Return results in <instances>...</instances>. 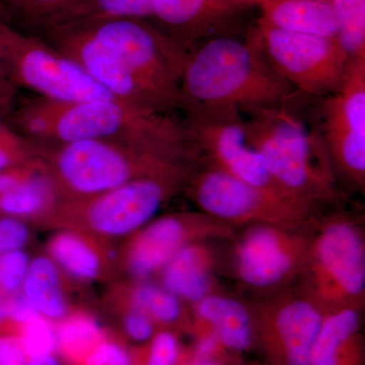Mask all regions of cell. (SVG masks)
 Here are the masks:
<instances>
[{"mask_svg":"<svg viewBox=\"0 0 365 365\" xmlns=\"http://www.w3.org/2000/svg\"><path fill=\"white\" fill-rule=\"evenodd\" d=\"M186 185L201 212L232 227L252 225L307 227L314 222L316 215L317 209L282 200L201 160Z\"/></svg>","mask_w":365,"mask_h":365,"instance_id":"9c48e42d","label":"cell"},{"mask_svg":"<svg viewBox=\"0 0 365 365\" xmlns=\"http://www.w3.org/2000/svg\"><path fill=\"white\" fill-rule=\"evenodd\" d=\"M262 20L283 30L337 38L331 0H258Z\"/></svg>","mask_w":365,"mask_h":365,"instance_id":"ac0fdd59","label":"cell"},{"mask_svg":"<svg viewBox=\"0 0 365 365\" xmlns=\"http://www.w3.org/2000/svg\"><path fill=\"white\" fill-rule=\"evenodd\" d=\"M11 128L35 143L112 141L181 163L198 153L182 119L119 98L63 103L30 98L9 115Z\"/></svg>","mask_w":365,"mask_h":365,"instance_id":"6da1fadb","label":"cell"},{"mask_svg":"<svg viewBox=\"0 0 365 365\" xmlns=\"http://www.w3.org/2000/svg\"><path fill=\"white\" fill-rule=\"evenodd\" d=\"M81 365H133L131 355L119 343L103 340Z\"/></svg>","mask_w":365,"mask_h":365,"instance_id":"d6a6232c","label":"cell"},{"mask_svg":"<svg viewBox=\"0 0 365 365\" xmlns=\"http://www.w3.org/2000/svg\"><path fill=\"white\" fill-rule=\"evenodd\" d=\"M218 342H220V340H218L215 334L206 335L205 337L199 341L198 346H197V354L201 359H207L215 352Z\"/></svg>","mask_w":365,"mask_h":365,"instance_id":"f35d334b","label":"cell"},{"mask_svg":"<svg viewBox=\"0 0 365 365\" xmlns=\"http://www.w3.org/2000/svg\"><path fill=\"white\" fill-rule=\"evenodd\" d=\"M73 26V25H71ZM123 71L144 104L158 112L180 108V83L188 52L150 21L78 24Z\"/></svg>","mask_w":365,"mask_h":365,"instance_id":"277c9868","label":"cell"},{"mask_svg":"<svg viewBox=\"0 0 365 365\" xmlns=\"http://www.w3.org/2000/svg\"><path fill=\"white\" fill-rule=\"evenodd\" d=\"M28 255L21 250L0 256V289L6 294H16L23 287L30 268Z\"/></svg>","mask_w":365,"mask_h":365,"instance_id":"1f68e13d","label":"cell"},{"mask_svg":"<svg viewBox=\"0 0 365 365\" xmlns=\"http://www.w3.org/2000/svg\"><path fill=\"white\" fill-rule=\"evenodd\" d=\"M56 337L60 351L78 364H83L91 350L104 340L100 325L88 316L64 319L56 330Z\"/></svg>","mask_w":365,"mask_h":365,"instance_id":"d4e9b609","label":"cell"},{"mask_svg":"<svg viewBox=\"0 0 365 365\" xmlns=\"http://www.w3.org/2000/svg\"><path fill=\"white\" fill-rule=\"evenodd\" d=\"M258 0H155L150 23L187 52L218 36L235 35Z\"/></svg>","mask_w":365,"mask_h":365,"instance_id":"9a60e30c","label":"cell"},{"mask_svg":"<svg viewBox=\"0 0 365 365\" xmlns=\"http://www.w3.org/2000/svg\"><path fill=\"white\" fill-rule=\"evenodd\" d=\"M256 24L273 66L295 91L322 98L339 90L350 61L337 38L283 30L260 18Z\"/></svg>","mask_w":365,"mask_h":365,"instance_id":"8fae6325","label":"cell"},{"mask_svg":"<svg viewBox=\"0 0 365 365\" xmlns=\"http://www.w3.org/2000/svg\"><path fill=\"white\" fill-rule=\"evenodd\" d=\"M16 91L6 78L0 76V117H9L16 107Z\"/></svg>","mask_w":365,"mask_h":365,"instance_id":"74e56055","label":"cell"},{"mask_svg":"<svg viewBox=\"0 0 365 365\" xmlns=\"http://www.w3.org/2000/svg\"><path fill=\"white\" fill-rule=\"evenodd\" d=\"M193 365H218L215 364V362L210 361V360L207 359H200L199 361H197L195 364Z\"/></svg>","mask_w":365,"mask_h":365,"instance_id":"60d3db41","label":"cell"},{"mask_svg":"<svg viewBox=\"0 0 365 365\" xmlns=\"http://www.w3.org/2000/svg\"><path fill=\"white\" fill-rule=\"evenodd\" d=\"M38 170L18 188L0 195V211L11 217L38 215L54 200V184L47 175Z\"/></svg>","mask_w":365,"mask_h":365,"instance_id":"cb8c5ba5","label":"cell"},{"mask_svg":"<svg viewBox=\"0 0 365 365\" xmlns=\"http://www.w3.org/2000/svg\"><path fill=\"white\" fill-rule=\"evenodd\" d=\"M337 39L349 61L365 56V0H331Z\"/></svg>","mask_w":365,"mask_h":365,"instance_id":"484cf974","label":"cell"},{"mask_svg":"<svg viewBox=\"0 0 365 365\" xmlns=\"http://www.w3.org/2000/svg\"><path fill=\"white\" fill-rule=\"evenodd\" d=\"M235 227L205 213L168 215L146 225L134 240L129 253V268L136 277L157 272L182 247L209 240L227 239Z\"/></svg>","mask_w":365,"mask_h":365,"instance_id":"5bb4252c","label":"cell"},{"mask_svg":"<svg viewBox=\"0 0 365 365\" xmlns=\"http://www.w3.org/2000/svg\"><path fill=\"white\" fill-rule=\"evenodd\" d=\"M302 276L304 294L325 311L361 309L365 294V242L351 216L337 213L319 223Z\"/></svg>","mask_w":365,"mask_h":365,"instance_id":"5b68a950","label":"cell"},{"mask_svg":"<svg viewBox=\"0 0 365 365\" xmlns=\"http://www.w3.org/2000/svg\"><path fill=\"white\" fill-rule=\"evenodd\" d=\"M215 258L206 242L182 247L163 267V288L180 299L198 302L213 294Z\"/></svg>","mask_w":365,"mask_h":365,"instance_id":"e0dca14e","label":"cell"},{"mask_svg":"<svg viewBox=\"0 0 365 365\" xmlns=\"http://www.w3.org/2000/svg\"><path fill=\"white\" fill-rule=\"evenodd\" d=\"M197 317L213 327L215 335L228 349L244 351L253 339V309L232 297L211 294L195 304Z\"/></svg>","mask_w":365,"mask_h":365,"instance_id":"d6986e66","label":"cell"},{"mask_svg":"<svg viewBox=\"0 0 365 365\" xmlns=\"http://www.w3.org/2000/svg\"><path fill=\"white\" fill-rule=\"evenodd\" d=\"M302 228L248 225L235 246L237 277L247 287L269 292L299 276L312 239V232Z\"/></svg>","mask_w":365,"mask_h":365,"instance_id":"7c38bea8","label":"cell"},{"mask_svg":"<svg viewBox=\"0 0 365 365\" xmlns=\"http://www.w3.org/2000/svg\"><path fill=\"white\" fill-rule=\"evenodd\" d=\"M36 145L11 127L0 131V172L30 162Z\"/></svg>","mask_w":365,"mask_h":365,"instance_id":"f546056e","label":"cell"},{"mask_svg":"<svg viewBox=\"0 0 365 365\" xmlns=\"http://www.w3.org/2000/svg\"><path fill=\"white\" fill-rule=\"evenodd\" d=\"M134 309L148 314L153 321L160 323H176L181 319L182 307L181 299L170 294L165 288L153 284H143L132 294Z\"/></svg>","mask_w":365,"mask_h":365,"instance_id":"83f0119b","label":"cell"},{"mask_svg":"<svg viewBox=\"0 0 365 365\" xmlns=\"http://www.w3.org/2000/svg\"><path fill=\"white\" fill-rule=\"evenodd\" d=\"M241 112L250 143L288 199L314 209L340 205L342 188L309 111V96L295 91L281 105Z\"/></svg>","mask_w":365,"mask_h":365,"instance_id":"7a4b0ae2","label":"cell"},{"mask_svg":"<svg viewBox=\"0 0 365 365\" xmlns=\"http://www.w3.org/2000/svg\"><path fill=\"white\" fill-rule=\"evenodd\" d=\"M309 104L341 188L364 194L365 56L349 62L339 90Z\"/></svg>","mask_w":365,"mask_h":365,"instance_id":"ba28073f","label":"cell"},{"mask_svg":"<svg viewBox=\"0 0 365 365\" xmlns=\"http://www.w3.org/2000/svg\"><path fill=\"white\" fill-rule=\"evenodd\" d=\"M155 0H76L48 29L110 20L150 21ZM46 30V31H48ZM45 31V32H46ZM44 32V33H45ZM43 34V33H42Z\"/></svg>","mask_w":365,"mask_h":365,"instance_id":"7402d4cb","label":"cell"},{"mask_svg":"<svg viewBox=\"0 0 365 365\" xmlns=\"http://www.w3.org/2000/svg\"><path fill=\"white\" fill-rule=\"evenodd\" d=\"M7 127H9V125H7L6 122L4 121V119L0 117V131L4 130V129L7 128Z\"/></svg>","mask_w":365,"mask_h":365,"instance_id":"7bdbcfd3","label":"cell"},{"mask_svg":"<svg viewBox=\"0 0 365 365\" xmlns=\"http://www.w3.org/2000/svg\"><path fill=\"white\" fill-rule=\"evenodd\" d=\"M195 165L173 174L140 178L86 197L90 199L86 206L88 225L110 237L135 232L150 222L178 187L186 185Z\"/></svg>","mask_w":365,"mask_h":365,"instance_id":"4fadbf2b","label":"cell"},{"mask_svg":"<svg viewBox=\"0 0 365 365\" xmlns=\"http://www.w3.org/2000/svg\"><path fill=\"white\" fill-rule=\"evenodd\" d=\"M357 307L327 311L314 343L312 365H346L356 343L360 329Z\"/></svg>","mask_w":365,"mask_h":365,"instance_id":"ffe728a7","label":"cell"},{"mask_svg":"<svg viewBox=\"0 0 365 365\" xmlns=\"http://www.w3.org/2000/svg\"><path fill=\"white\" fill-rule=\"evenodd\" d=\"M124 329L127 335L136 342H146L155 333L153 319L139 309H133L125 317Z\"/></svg>","mask_w":365,"mask_h":365,"instance_id":"d590c367","label":"cell"},{"mask_svg":"<svg viewBox=\"0 0 365 365\" xmlns=\"http://www.w3.org/2000/svg\"><path fill=\"white\" fill-rule=\"evenodd\" d=\"M272 334L283 365H312L317 337L326 311L304 292H280L254 309Z\"/></svg>","mask_w":365,"mask_h":365,"instance_id":"2e32d148","label":"cell"},{"mask_svg":"<svg viewBox=\"0 0 365 365\" xmlns=\"http://www.w3.org/2000/svg\"><path fill=\"white\" fill-rule=\"evenodd\" d=\"M4 314H6V318L13 319L21 325L41 316L32 302L26 299V295L18 294V292L14 294L13 297L4 304Z\"/></svg>","mask_w":365,"mask_h":365,"instance_id":"8d00e7d4","label":"cell"},{"mask_svg":"<svg viewBox=\"0 0 365 365\" xmlns=\"http://www.w3.org/2000/svg\"><path fill=\"white\" fill-rule=\"evenodd\" d=\"M50 256L57 267L81 280L97 277L101 260L97 252L79 235L63 232L53 237L49 245Z\"/></svg>","mask_w":365,"mask_h":365,"instance_id":"603a6c76","label":"cell"},{"mask_svg":"<svg viewBox=\"0 0 365 365\" xmlns=\"http://www.w3.org/2000/svg\"><path fill=\"white\" fill-rule=\"evenodd\" d=\"M9 21L40 34L51 28L76 0H4Z\"/></svg>","mask_w":365,"mask_h":365,"instance_id":"4316f807","label":"cell"},{"mask_svg":"<svg viewBox=\"0 0 365 365\" xmlns=\"http://www.w3.org/2000/svg\"><path fill=\"white\" fill-rule=\"evenodd\" d=\"M28 239L25 223L11 216L0 218V256L23 249Z\"/></svg>","mask_w":365,"mask_h":365,"instance_id":"836d02e7","label":"cell"},{"mask_svg":"<svg viewBox=\"0 0 365 365\" xmlns=\"http://www.w3.org/2000/svg\"><path fill=\"white\" fill-rule=\"evenodd\" d=\"M6 318V314H4V304L0 302V322Z\"/></svg>","mask_w":365,"mask_h":365,"instance_id":"b9f144b4","label":"cell"},{"mask_svg":"<svg viewBox=\"0 0 365 365\" xmlns=\"http://www.w3.org/2000/svg\"><path fill=\"white\" fill-rule=\"evenodd\" d=\"M0 365H60L55 355L39 356L26 349L20 335L0 336Z\"/></svg>","mask_w":365,"mask_h":365,"instance_id":"4dcf8cb0","label":"cell"},{"mask_svg":"<svg viewBox=\"0 0 365 365\" xmlns=\"http://www.w3.org/2000/svg\"><path fill=\"white\" fill-rule=\"evenodd\" d=\"M294 91L273 66L256 24L241 39L218 36L188 53L180 83L179 111L220 106L240 111L275 107Z\"/></svg>","mask_w":365,"mask_h":365,"instance_id":"3957f363","label":"cell"},{"mask_svg":"<svg viewBox=\"0 0 365 365\" xmlns=\"http://www.w3.org/2000/svg\"><path fill=\"white\" fill-rule=\"evenodd\" d=\"M179 353L176 337L169 332L155 335L151 341L146 365H175Z\"/></svg>","mask_w":365,"mask_h":365,"instance_id":"e575fe53","label":"cell"},{"mask_svg":"<svg viewBox=\"0 0 365 365\" xmlns=\"http://www.w3.org/2000/svg\"><path fill=\"white\" fill-rule=\"evenodd\" d=\"M0 76H1V78H6V76H4V71H2L1 63H0ZM7 81H9V79H7Z\"/></svg>","mask_w":365,"mask_h":365,"instance_id":"ee69618b","label":"cell"},{"mask_svg":"<svg viewBox=\"0 0 365 365\" xmlns=\"http://www.w3.org/2000/svg\"><path fill=\"white\" fill-rule=\"evenodd\" d=\"M49 321L39 316L21 325V339L33 354L39 356L55 355V351L58 349L56 330Z\"/></svg>","mask_w":365,"mask_h":365,"instance_id":"f1b7e54d","label":"cell"},{"mask_svg":"<svg viewBox=\"0 0 365 365\" xmlns=\"http://www.w3.org/2000/svg\"><path fill=\"white\" fill-rule=\"evenodd\" d=\"M53 167L61 184L74 195L95 196L140 178L163 176L194 163L173 162L124 144L81 140L52 144Z\"/></svg>","mask_w":365,"mask_h":365,"instance_id":"52a82bcc","label":"cell"},{"mask_svg":"<svg viewBox=\"0 0 365 365\" xmlns=\"http://www.w3.org/2000/svg\"><path fill=\"white\" fill-rule=\"evenodd\" d=\"M0 63L14 88L63 103L116 98L41 36L0 21Z\"/></svg>","mask_w":365,"mask_h":365,"instance_id":"8992f818","label":"cell"},{"mask_svg":"<svg viewBox=\"0 0 365 365\" xmlns=\"http://www.w3.org/2000/svg\"><path fill=\"white\" fill-rule=\"evenodd\" d=\"M0 21H1V23L11 24V21H9V13H7V9L4 0H0Z\"/></svg>","mask_w":365,"mask_h":365,"instance_id":"ab89813d","label":"cell"},{"mask_svg":"<svg viewBox=\"0 0 365 365\" xmlns=\"http://www.w3.org/2000/svg\"><path fill=\"white\" fill-rule=\"evenodd\" d=\"M181 112L199 160L277 198L300 204L288 199L274 182L264 158L250 143L244 117L237 108L193 107Z\"/></svg>","mask_w":365,"mask_h":365,"instance_id":"30bf717a","label":"cell"},{"mask_svg":"<svg viewBox=\"0 0 365 365\" xmlns=\"http://www.w3.org/2000/svg\"><path fill=\"white\" fill-rule=\"evenodd\" d=\"M21 289L41 316L53 321L66 318L67 304L60 287L58 269L51 258L42 256L31 261Z\"/></svg>","mask_w":365,"mask_h":365,"instance_id":"44dd1931","label":"cell"}]
</instances>
